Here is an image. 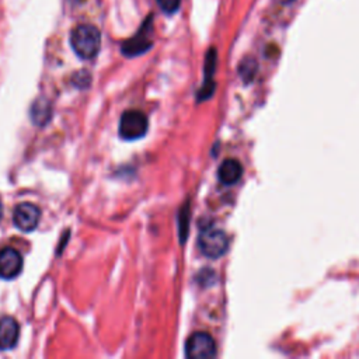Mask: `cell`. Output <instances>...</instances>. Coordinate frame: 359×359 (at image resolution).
<instances>
[{
  "label": "cell",
  "instance_id": "obj_6",
  "mask_svg": "<svg viewBox=\"0 0 359 359\" xmlns=\"http://www.w3.org/2000/svg\"><path fill=\"white\" fill-rule=\"evenodd\" d=\"M41 219V210L35 203L21 202L13 213V222L21 231H32L36 229Z\"/></svg>",
  "mask_w": 359,
  "mask_h": 359
},
{
  "label": "cell",
  "instance_id": "obj_11",
  "mask_svg": "<svg viewBox=\"0 0 359 359\" xmlns=\"http://www.w3.org/2000/svg\"><path fill=\"white\" fill-rule=\"evenodd\" d=\"M238 72H240V76L244 79V80H251L255 73H257V62L254 57H245L241 60L240 66H238Z\"/></svg>",
  "mask_w": 359,
  "mask_h": 359
},
{
  "label": "cell",
  "instance_id": "obj_3",
  "mask_svg": "<svg viewBox=\"0 0 359 359\" xmlns=\"http://www.w3.org/2000/svg\"><path fill=\"white\" fill-rule=\"evenodd\" d=\"M149 129L147 116L137 109L125 111L119 121V135L125 140H136L146 135Z\"/></svg>",
  "mask_w": 359,
  "mask_h": 359
},
{
  "label": "cell",
  "instance_id": "obj_13",
  "mask_svg": "<svg viewBox=\"0 0 359 359\" xmlns=\"http://www.w3.org/2000/svg\"><path fill=\"white\" fill-rule=\"evenodd\" d=\"M278 3H280L282 6H287V4H290V3H293L294 0H276Z\"/></svg>",
  "mask_w": 359,
  "mask_h": 359
},
{
  "label": "cell",
  "instance_id": "obj_7",
  "mask_svg": "<svg viewBox=\"0 0 359 359\" xmlns=\"http://www.w3.org/2000/svg\"><path fill=\"white\" fill-rule=\"evenodd\" d=\"M22 257L21 254L11 247L0 250V278L1 279H14L20 275L22 269Z\"/></svg>",
  "mask_w": 359,
  "mask_h": 359
},
{
  "label": "cell",
  "instance_id": "obj_12",
  "mask_svg": "<svg viewBox=\"0 0 359 359\" xmlns=\"http://www.w3.org/2000/svg\"><path fill=\"white\" fill-rule=\"evenodd\" d=\"M157 3L165 14H172L180 8L181 0H157Z\"/></svg>",
  "mask_w": 359,
  "mask_h": 359
},
{
  "label": "cell",
  "instance_id": "obj_10",
  "mask_svg": "<svg viewBox=\"0 0 359 359\" xmlns=\"http://www.w3.org/2000/svg\"><path fill=\"white\" fill-rule=\"evenodd\" d=\"M215 67H216V50L212 48L208 53H206V60H205V84L201 90V98L203 97H209L213 91V84L210 83V79L215 73Z\"/></svg>",
  "mask_w": 359,
  "mask_h": 359
},
{
  "label": "cell",
  "instance_id": "obj_4",
  "mask_svg": "<svg viewBox=\"0 0 359 359\" xmlns=\"http://www.w3.org/2000/svg\"><path fill=\"white\" fill-rule=\"evenodd\" d=\"M153 14H149L139 31L122 43V53L126 56H137L147 52L153 46Z\"/></svg>",
  "mask_w": 359,
  "mask_h": 359
},
{
  "label": "cell",
  "instance_id": "obj_5",
  "mask_svg": "<svg viewBox=\"0 0 359 359\" xmlns=\"http://www.w3.org/2000/svg\"><path fill=\"white\" fill-rule=\"evenodd\" d=\"M185 355L189 359L213 358L216 355V342L208 332H194L185 344Z\"/></svg>",
  "mask_w": 359,
  "mask_h": 359
},
{
  "label": "cell",
  "instance_id": "obj_1",
  "mask_svg": "<svg viewBox=\"0 0 359 359\" xmlns=\"http://www.w3.org/2000/svg\"><path fill=\"white\" fill-rule=\"evenodd\" d=\"M70 45L81 59H93L101 48V32L93 24H80L70 34Z\"/></svg>",
  "mask_w": 359,
  "mask_h": 359
},
{
  "label": "cell",
  "instance_id": "obj_8",
  "mask_svg": "<svg viewBox=\"0 0 359 359\" xmlns=\"http://www.w3.org/2000/svg\"><path fill=\"white\" fill-rule=\"evenodd\" d=\"M20 325L15 318L6 316L0 318V351L13 349L18 341Z\"/></svg>",
  "mask_w": 359,
  "mask_h": 359
},
{
  "label": "cell",
  "instance_id": "obj_2",
  "mask_svg": "<svg viewBox=\"0 0 359 359\" xmlns=\"http://www.w3.org/2000/svg\"><path fill=\"white\" fill-rule=\"evenodd\" d=\"M198 247L201 252L208 258H220L229 247L227 234L217 227H205L198 238Z\"/></svg>",
  "mask_w": 359,
  "mask_h": 359
},
{
  "label": "cell",
  "instance_id": "obj_14",
  "mask_svg": "<svg viewBox=\"0 0 359 359\" xmlns=\"http://www.w3.org/2000/svg\"><path fill=\"white\" fill-rule=\"evenodd\" d=\"M1 216H3V206H1V203H0V220H1Z\"/></svg>",
  "mask_w": 359,
  "mask_h": 359
},
{
  "label": "cell",
  "instance_id": "obj_9",
  "mask_svg": "<svg viewBox=\"0 0 359 359\" xmlns=\"http://www.w3.org/2000/svg\"><path fill=\"white\" fill-rule=\"evenodd\" d=\"M243 175V165L236 158H227L224 160L217 171V177L222 184L224 185H233L236 184Z\"/></svg>",
  "mask_w": 359,
  "mask_h": 359
}]
</instances>
